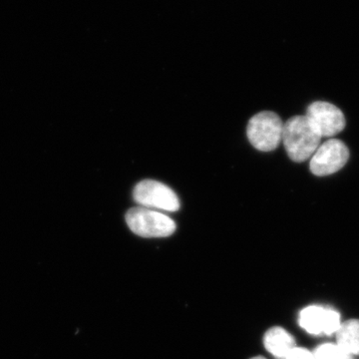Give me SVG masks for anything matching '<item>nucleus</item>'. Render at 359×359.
I'll list each match as a JSON object with an SVG mask.
<instances>
[{
    "mask_svg": "<svg viewBox=\"0 0 359 359\" xmlns=\"http://www.w3.org/2000/svg\"><path fill=\"white\" fill-rule=\"evenodd\" d=\"M320 137L304 116H294L283 124V142L287 155L294 162L311 159L320 147Z\"/></svg>",
    "mask_w": 359,
    "mask_h": 359,
    "instance_id": "nucleus-1",
    "label": "nucleus"
},
{
    "mask_svg": "<svg viewBox=\"0 0 359 359\" xmlns=\"http://www.w3.org/2000/svg\"><path fill=\"white\" fill-rule=\"evenodd\" d=\"M130 230L143 238H166L176 231L174 219L148 208H132L126 214Z\"/></svg>",
    "mask_w": 359,
    "mask_h": 359,
    "instance_id": "nucleus-2",
    "label": "nucleus"
},
{
    "mask_svg": "<svg viewBox=\"0 0 359 359\" xmlns=\"http://www.w3.org/2000/svg\"><path fill=\"white\" fill-rule=\"evenodd\" d=\"M283 123L280 116L264 111L250 118L248 124V138L262 152L276 150L283 140Z\"/></svg>",
    "mask_w": 359,
    "mask_h": 359,
    "instance_id": "nucleus-3",
    "label": "nucleus"
},
{
    "mask_svg": "<svg viewBox=\"0 0 359 359\" xmlns=\"http://www.w3.org/2000/svg\"><path fill=\"white\" fill-rule=\"evenodd\" d=\"M133 197L136 203L148 209L166 212H177L180 209V201L176 193L169 187L153 180H144L137 184Z\"/></svg>",
    "mask_w": 359,
    "mask_h": 359,
    "instance_id": "nucleus-4",
    "label": "nucleus"
},
{
    "mask_svg": "<svg viewBox=\"0 0 359 359\" xmlns=\"http://www.w3.org/2000/svg\"><path fill=\"white\" fill-rule=\"evenodd\" d=\"M348 159L349 150L346 144L337 139H330L314 152L309 167L316 176H328L346 166Z\"/></svg>",
    "mask_w": 359,
    "mask_h": 359,
    "instance_id": "nucleus-5",
    "label": "nucleus"
},
{
    "mask_svg": "<svg viewBox=\"0 0 359 359\" xmlns=\"http://www.w3.org/2000/svg\"><path fill=\"white\" fill-rule=\"evenodd\" d=\"M306 117L320 138L335 136L346 127V117L342 111L334 104L323 101L311 103L306 110Z\"/></svg>",
    "mask_w": 359,
    "mask_h": 359,
    "instance_id": "nucleus-6",
    "label": "nucleus"
},
{
    "mask_svg": "<svg viewBox=\"0 0 359 359\" xmlns=\"http://www.w3.org/2000/svg\"><path fill=\"white\" fill-rule=\"evenodd\" d=\"M299 325L309 334L330 335L337 334L340 327V316L334 309L311 306L299 313Z\"/></svg>",
    "mask_w": 359,
    "mask_h": 359,
    "instance_id": "nucleus-7",
    "label": "nucleus"
},
{
    "mask_svg": "<svg viewBox=\"0 0 359 359\" xmlns=\"http://www.w3.org/2000/svg\"><path fill=\"white\" fill-rule=\"evenodd\" d=\"M264 344L266 351L276 359H287L297 347L294 337L280 327L271 328L266 332Z\"/></svg>",
    "mask_w": 359,
    "mask_h": 359,
    "instance_id": "nucleus-8",
    "label": "nucleus"
},
{
    "mask_svg": "<svg viewBox=\"0 0 359 359\" xmlns=\"http://www.w3.org/2000/svg\"><path fill=\"white\" fill-rule=\"evenodd\" d=\"M337 346L351 355H359V320L341 323L337 332Z\"/></svg>",
    "mask_w": 359,
    "mask_h": 359,
    "instance_id": "nucleus-9",
    "label": "nucleus"
},
{
    "mask_svg": "<svg viewBox=\"0 0 359 359\" xmlns=\"http://www.w3.org/2000/svg\"><path fill=\"white\" fill-rule=\"evenodd\" d=\"M313 353L316 359H354L351 353L332 344H321Z\"/></svg>",
    "mask_w": 359,
    "mask_h": 359,
    "instance_id": "nucleus-10",
    "label": "nucleus"
},
{
    "mask_svg": "<svg viewBox=\"0 0 359 359\" xmlns=\"http://www.w3.org/2000/svg\"><path fill=\"white\" fill-rule=\"evenodd\" d=\"M287 359H316V358H314L313 353L309 351V349L302 348V347H295Z\"/></svg>",
    "mask_w": 359,
    "mask_h": 359,
    "instance_id": "nucleus-11",
    "label": "nucleus"
},
{
    "mask_svg": "<svg viewBox=\"0 0 359 359\" xmlns=\"http://www.w3.org/2000/svg\"><path fill=\"white\" fill-rule=\"evenodd\" d=\"M250 359H266V358H263V356H257V358H252Z\"/></svg>",
    "mask_w": 359,
    "mask_h": 359,
    "instance_id": "nucleus-12",
    "label": "nucleus"
}]
</instances>
